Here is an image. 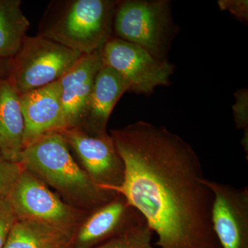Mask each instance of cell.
<instances>
[{"instance_id":"obj_12","label":"cell","mask_w":248,"mask_h":248,"mask_svg":"<svg viewBox=\"0 0 248 248\" xmlns=\"http://www.w3.org/2000/svg\"><path fill=\"white\" fill-rule=\"evenodd\" d=\"M104 65L102 49L83 55L60 80L61 99L67 129L84 120L89 108L93 84Z\"/></svg>"},{"instance_id":"obj_2","label":"cell","mask_w":248,"mask_h":248,"mask_svg":"<svg viewBox=\"0 0 248 248\" xmlns=\"http://www.w3.org/2000/svg\"><path fill=\"white\" fill-rule=\"evenodd\" d=\"M20 164L45 184L89 208H97L117 195L98 187L78 166L60 132L49 133L23 150Z\"/></svg>"},{"instance_id":"obj_17","label":"cell","mask_w":248,"mask_h":248,"mask_svg":"<svg viewBox=\"0 0 248 248\" xmlns=\"http://www.w3.org/2000/svg\"><path fill=\"white\" fill-rule=\"evenodd\" d=\"M153 232L146 223L138 225L93 248H154Z\"/></svg>"},{"instance_id":"obj_8","label":"cell","mask_w":248,"mask_h":248,"mask_svg":"<svg viewBox=\"0 0 248 248\" xmlns=\"http://www.w3.org/2000/svg\"><path fill=\"white\" fill-rule=\"evenodd\" d=\"M213 193L212 226L221 248H248V187L205 179Z\"/></svg>"},{"instance_id":"obj_15","label":"cell","mask_w":248,"mask_h":248,"mask_svg":"<svg viewBox=\"0 0 248 248\" xmlns=\"http://www.w3.org/2000/svg\"><path fill=\"white\" fill-rule=\"evenodd\" d=\"M75 228L17 219L3 248H71Z\"/></svg>"},{"instance_id":"obj_13","label":"cell","mask_w":248,"mask_h":248,"mask_svg":"<svg viewBox=\"0 0 248 248\" xmlns=\"http://www.w3.org/2000/svg\"><path fill=\"white\" fill-rule=\"evenodd\" d=\"M24 120L19 94L8 79H0V156L20 164Z\"/></svg>"},{"instance_id":"obj_6","label":"cell","mask_w":248,"mask_h":248,"mask_svg":"<svg viewBox=\"0 0 248 248\" xmlns=\"http://www.w3.org/2000/svg\"><path fill=\"white\" fill-rule=\"evenodd\" d=\"M104 64L123 77L130 91L151 94L156 88L167 86L174 71L169 61L156 60L146 50L118 37H110L102 48Z\"/></svg>"},{"instance_id":"obj_21","label":"cell","mask_w":248,"mask_h":248,"mask_svg":"<svg viewBox=\"0 0 248 248\" xmlns=\"http://www.w3.org/2000/svg\"><path fill=\"white\" fill-rule=\"evenodd\" d=\"M217 3L221 11H229L241 22H248V0H218Z\"/></svg>"},{"instance_id":"obj_19","label":"cell","mask_w":248,"mask_h":248,"mask_svg":"<svg viewBox=\"0 0 248 248\" xmlns=\"http://www.w3.org/2000/svg\"><path fill=\"white\" fill-rule=\"evenodd\" d=\"M235 103L232 107L235 126L248 135V91L241 89L234 93Z\"/></svg>"},{"instance_id":"obj_10","label":"cell","mask_w":248,"mask_h":248,"mask_svg":"<svg viewBox=\"0 0 248 248\" xmlns=\"http://www.w3.org/2000/svg\"><path fill=\"white\" fill-rule=\"evenodd\" d=\"M146 223L122 196L95 208L76 231L71 248H93L133 227Z\"/></svg>"},{"instance_id":"obj_14","label":"cell","mask_w":248,"mask_h":248,"mask_svg":"<svg viewBox=\"0 0 248 248\" xmlns=\"http://www.w3.org/2000/svg\"><path fill=\"white\" fill-rule=\"evenodd\" d=\"M130 91L128 83L113 68L104 64L94 79L85 119L93 135H107L108 121L122 94Z\"/></svg>"},{"instance_id":"obj_3","label":"cell","mask_w":248,"mask_h":248,"mask_svg":"<svg viewBox=\"0 0 248 248\" xmlns=\"http://www.w3.org/2000/svg\"><path fill=\"white\" fill-rule=\"evenodd\" d=\"M118 38L141 47L156 60L167 61L177 29L166 0H129L118 3L114 14Z\"/></svg>"},{"instance_id":"obj_16","label":"cell","mask_w":248,"mask_h":248,"mask_svg":"<svg viewBox=\"0 0 248 248\" xmlns=\"http://www.w3.org/2000/svg\"><path fill=\"white\" fill-rule=\"evenodd\" d=\"M17 0H0V58H12L20 50L30 23Z\"/></svg>"},{"instance_id":"obj_18","label":"cell","mask_w":248,"mask_h":248,"mask_svg":"<svg viewBox=\"0 0 248 248\" xmlns=\"http://www.w3.org/2000/svg\"><path fill=\"white\" fill-rule=\"evenodd\" d=\"M22 169L20 164L10 162L0 156V200L9 195Z\"/></svg>"},{"instance_id":"obj_1","label":"cell","mask_w":248,"mask_h":248,"mask_svg":"<svg viewBox=\"0 0 248 248\" xmlns=\"http://www.w3.org/2000/svg\"><path fill=\"white\" fill-rule=\"evenodd\" d=\"M124 166L122 196L158 236L159 248H221L211 222L213 193L195 150L164 126L138 121L112 131Z\"/></svg>"},{"instance_id":"obj_7","label":"cell","mask_w":248,"mask_h":248,"mask_svg":"<svg viewBox=\"0 0 248 248\" xmlns=\"http://www.w3.org/2000/svg\"><path fill=\"white\" fill-rule=\"evenodd\" d=\"M17 219L75 228L78 213L51 192L43 182L23 168L8 195Z\"/></svg>"},{"instance_id":"obj_11","label":"cell","mask_w":248,"mask_h":248,"mask_svg":"<svg viewBox=\"0 0 248 248\" xmlns=\"http://www.w3.org/2000/svg\"><path fill=\"white\" fill-rule=\"evenodd\" d=\"M24 120V148L49 133L67 129L60 80L19 95Z\"/></svg>"},{"instance_id":"obj_9","label":"cell","mask_w":248,"mask_h":248,"mask_svg":"<svg viewBox=\"0 0 248 248\" xmlns=\"http://www.w3.org/2000/svg\"><path fill=\"white\" fill-rule=\"evenodd\" d=\"M73 147L84 170L98 187L118 186L124 180V166L109 135H89L75 128L60 132Z\"/></svg>"},{"instance_id":"obj_4","label":"cell","mask_w":248,"mask_h":248,"mask_svg":"<svg viewBox=\"0 0 248 248\" xmlns=\"http://www.w3.org/2000/svg\"><path fill=\"white\" fill-rule=\"evenodd\" d=\"M117 4L107 0L72 1L42 36L82 55L94 53L110 37Z\"/></svg>"},{"instance_id":"obj_20","label":"cell","mask_w":248,"mask_h":248,"mask_svg":"<svg viewBox=\"0 0 248 248\" xmlns=\"http://www.w3.org/2000/svg\"><path fill=\"white\" fill-rule=\"evenodd\" d=\"M17 217L8 196L0 200V248H4Z\"/></svg>"},{"instance_id":"obj_5","label":"cell","mask_w":248,"mask_h":248,"mask_svg":"<svg viewBox=\"0 0 248 248\" xmlns=\"http://www.w3.org/2000/svg\"><path fill=\"white\" fill-rule=\"evenodd\" d=\"M82 55L45 36L27 37L8 80L20 95L58 81Z\"/></svg>"}]
</instances>
